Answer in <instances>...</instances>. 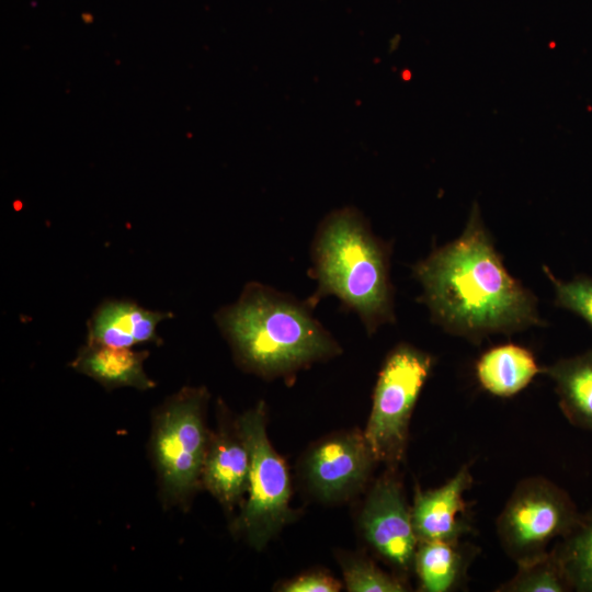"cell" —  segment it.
I'll list each match as a JSON object with an SVG mask.
<instances>
[{"label":"cell","instance_id":"cell-21","mask_svg":"<svg viewBox=\"0 0 592 592\" xmlns=\"http://www.w3.org/2000/svg\"><path fill=\"white\" fill-rule=\"evenodd\" d=\"M341 583L323 572L303 574L283 587L286 592H337Z\"/></svg>","mask_w":592,"mask_h":592},{"label":"cell","instance_id":"cell-14","mask_svg":"<svg viewBox=\"0 0 592 592\" xmlns=\"http://www.w3.org/2000/svg\"><path fill=\"white\" fill-rule=\"evenodd\" d=\"M475 372L485 390L508 398L526 388L537 374L543 373V368L527 348L506 343L482 353Z\"/></svg>","mask_w":592,"mask_h":592},{"label":"cell","instance_id":"cell-20","mask_svg":"<svg viewBox=\"0 0 592 592\" xmlns=\"http://www.w3.org/2000/svg\"><path fill=\"white\" fill-rule=\"evenodd\" d=\"M556 292V304L583 318L592 328V277L579 275L570 281L557 280L545 269Z\"/></svg>","mask_w":592,"mask_h":592},{"label":"cell","instance_id":"cell-18","mask_svg":"<svg viewBox=\"0 0 592 592\" xmlns=\"http://www.w3.org/2000/svg\"><path fill=\"white\" fill-rule=\"evenodd\" d=\"M515 574L501 584L498 592H567L572 591L563 568L550 549L544 556L519 563Z\"/></svg>","mask_w":592,"mask_h":592},{"label":"cell","instance_id":"cell-7","mask_svg":"<svg viewBox=\"0 0 592 592\" xmlns=\"http://www.w3.org/2000/svg\"><path fill=\"white\" fill-rule=\"evenodd\" d=\"M237 430L249 451L250 474L248 498L235 527L260 549L288 517V473L267 439L262 403L239 418Z\"/></svg>","mask_w":592,"mask_h":592},{"label":"cell","instance_id":"cell-17","mask_svg":"<svg viewBox=\"0 0 592 592\" xmlns=\"http://www.w3.org/2000/svg\"><path fill=\"white\" fill-rule=\"evenodd\" d=\"M572 591L592 592V508L553 547Z\"/></svg>","mask_w":592,"mask_h":592},{"label":"cell","instance_id":"cell-16","mask_svg":"<svg viewBox=\"0 0 592 592\" xmlns=\"http://www.w3.org/2000/svg\"><path fill=\"white\" fill-rule=\"evenodd\" d=\"M473 548L457 542H421L413 567L423 591L448 592L457 589L465 579L473 560Z\"/></svg>","mask_w":592,"mask_h":592},{"label":"cell","instance_id":"cell-6","mask_svg":"<svg viewBox=\"0 0 592 592\" xmlns=\"http://www.w3.org/2000/svg\"><path fill=\"white\" fill-rule=\"evenodd\" d=\"M432 365L430 354L407 343L386 356L364 433L375 460L396 466L402 459L410 418Z\"/></svg>","mask_w":592,"mask_h":592},{"label":"cell","instance_id":"cell-8","mask_svg":"<svg viewBox=\"0 0 592 592\" xmlns=\"http://www.w3.org/2000/svg\"><path fill=\"white\" fill-rule=\"evenodd\" d=\"M361 523L368 543L388 562L401 570L413 566L419 540L412 525L411 509L394 475H386L376 482L365 503Z\"/></svg>","mask_w":592,"mask_h":592},{"label":"cell","instance_id":"cell-3","mask_svg":"<svg viewBox=\"0 0 592 592\" xmlns=\"http://www.w3.org/2000/svg\"><path fill=\"white\" fill-rule=\"evenodd\" d=\"M389 254L388 244L373 234L358 209L331 212L312 241V275L318 283L314 298L338 297L374 333L395 320Z\"/></svg>","mask_w":592,"mask_h":592},{"label":"cell","instance_id":"cell-11","mask_svg":"<svg viewBox=\"0 0 592 592\" xmlns=\"http://www.w3.org/2000/svg\"><path fill=\"white\" fill-rule=\"evenodd\" d=\"M172 317L170 311L150 310L130 299L107 298L88 319L86 342L128 349L147 343L161 345L157 327Z\"/></svg>","mask_w":592,"mask_h":592},{"label":"cell","instance_id":"cell-19","mask_svg":"<svg viewBox=\"0 0 592 592\" xmlns=\"http://www.w3.org/2000/svg\"><path fill=\"white\" fill-rule=\"evenodd\" d=\"M346 589L351 592H403L406 585L368 560L353 559L343 566Z\"/></svg>","mask_w":592,"mask_h":592},{"label":"cell","instance_id":"cell-13","mask_svg":"<svg viewBox=\"0 0 592 592\" xmlns=\"http://www.w3.org/2000/svg\"><path fill=\"white\" fill-rule=\"evenodd\" d=\"M148 356L147 350L86 342L77 351L69 367L92 378L106 390L122 387L149 390L156 387V382L145 372L144 363Z\"/></svg>","mask_w":592,"mask_h":592},{"label":"cell","instance_id":"cell-5","mask_svg":"<svg viewBox=\"0 0 592 592\" xmlns=\"http://www.w3.org/2000/svg\"><path fill=\"white\" fill-rule=\"evenodd\" d=\"M569 493L551 480L532 476L521 480L497 519V535L516 563L537 559L567 535L580 517Z\"/></svg>","mask_w":592,"mask_h":592},{"label":"cell","instance_id":"cell-9","mask_svg":"<svg viewBox=\"0 0 592 592\" xmlns=\"http://www.w3.org/2000/svg\"><path fill=\"white\" fill-rule=\"evenodd\" d=\"M374 460L364 435L341 434L323 441L311 452L308 478L320 497L339 498L366 480Z\"/></svg>","mask_w":592,"mask_h":592},{"label":"cell","instance_id":"cell-10","mask_svg":"<svg viewBox=\"0 0 592 592\" xmlns=\"http://www.w3.org/2000/svg\"><path fill=\"white\" fill-rule=\"evenodd\" d=\"M473 482L470 466L465 464L439 488L417 491L411 519L419 543L457 542L471 531L464 496Z\"/></svg>","mask_w":592,"mask_h":592},{"label":"cell","instance_id":"cell-12","mask_svg":"<svg viewBox=\"0 0 592 592\" xmlns=\"http://www.w3.org/2000/svg\"><path fill=\"white\" fill-rule=\"evenodd\" d=\"M250 455L236 426V433L221 429L210 437L202 483L227 509L248 491Z\"/></svg>","mask_w":592,"mask_h":592},{"label":"cell","instance_id":"cell-4","mask_svg":"<svg viewBox=\"0 0 592 592\" xmlns=\"http://www.w3.org/2000/svg\"><path fill=\"white\" fill-rule=\"evenodd\" d=\"M208 394L203 387H183L153 412L149 453L161 502L186 506L202 482L209 445L205 426Z\"/></svg>","mask_w":592,"mask_h":592},{"label":"cell","instance_id":"cell-1","mask_svg":"<svg viewBox=\"0 0 592 592\" xmlns=\"http://www.w3.org/2000/svg\"><path fill=\"white\" fill-rule=\"evenodd\" d=\"M433 321L471 341L542 326L533 293L506 271L474 204L463 234L413 267Z\"/></svg>","mask_w":592,"mask_h":592},{"label":"cell","instance_id":"cell-15","mask_svg":"<svg viewBox=\"0 0 592 592\" xmlns=\"http://www.w3.org/2000/svg\"><path fill=\"white\" fill-rule=\"evenodd\" d=\"M555 383L559 407L577 428L592 432V348L544 367Z\"/></svg>","mask_w":592,"mask_h":592},{"label":"cell","instance_id":"cell-2","mask_svg":"<svg viewBox=\"0 0 592 592\" xmlns=\"http://www.w3.org/2000/svg\"><path fill=\"white\" fill-rule=\"evenodd\" d=\"M215 321L238 363L260 375L288 373L339 352L307 305L258 282L221 307Z\"/></svg>","mask_w":592,"mask_h":592}]
</instances>
